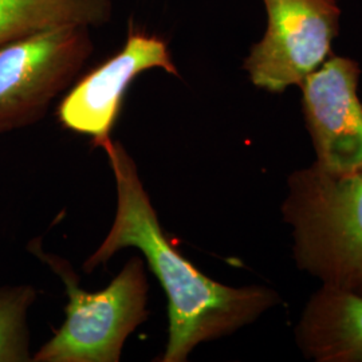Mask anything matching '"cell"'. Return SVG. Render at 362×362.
Wrapping results in <instances>:
<instances>
[{
	"mask_svg": "<svg viewBox=\"0 0 362 362\" xmlns=\"http://www.w3.org/2000/svg\"><path fill=\"white\" fill-rule=\"evenodd\" d=\"M101 148L116 180V216L104 242L85 260L83 272L104 266L119 250L141 251L168 303V341L158 361H187L200 344L231 336L281 305L282 298L272 287L224 285L184 258L164 233L127 148L112 139Z\"/></svg>",
	"mask_w": 362,
	"mask_h": 362,
	"instance_id": "cell-1",
	"label": "cell"
},
{
	"mask_svg": "<svg viewBox=\"0 0 362 362\" xmlns=\"http://www.w3.org/2000/svg\"><path fill=\"white\" fill-rule=\"evenodd\" d=\"M281 214L298 270L362 297V172L337 175L314 163L293 170Z\"/></svg>",
	"mask_w": 362,
	"mask_h": 362,
	"instance_id": "cell-2",
	"label": "cell"
},
{
	"mask_svg": "<svg viewBox=\"0 0 362 362\" xmlns=\"http://www.w3.org/2000/svg\"><path fill=\"white\" fill-rule=\"evenodd\" d=\"M28 251L62 279L69 297L65 322L33 361H119L127 339L149 317L145 260L132 257L106 288L89 293L79 287L69 260L45 252L40 240H33Z\"/></svg>",
	"mask_w": 362,
	"mask_h": 362,
	"instance_id": "cell-3",
	"label": "cell"
},
{
	"mask_svg": "<svg viewBox=\"0 0 362 362\" xmlns=\"http://www.w3.org/2000/svg\"><path fill=\"white\" fill-rule=\"evenodd\" d=\"M91 27H49L0 46V134L43 119L94 52Z\"/></svg>",
	"mask_w": 362,
	"mask_h": 362,
	"instance_id": "cell-4",
	"label": "cell"
},
{
	"mask_svg": "<svg viewBox=\"0 0 362 362\" xmlns=\"http://www.w3.org/2000/svg\"><path fill=\"white\" fill-rule=\"evenodd\" d=\"M267 13L263 37L243 61L251 83L282 94L303 81L333 55L341 8L336 0H262Z\"/></svg>",
	"mask_w": 362,
	"mask_h": 362,
	"instance_id": "cell-5",
	"label": "cell"
},
{
	"mask_svg": "<svg viewBox=\"0 0 362 362\" xmlns=\"http://www.w3.org/2000/svg\"><path fill=\"white\" fill-rule=\"evenodd\" d=\"M153 69L180 77L168 42L130 25L124 46L67 91L57 109L58 121L66 129L89 136L93 146L101 148L112 139L130 85Z\"/></svg>",
	"mask_w": 362,
	"mask_h": 362,
	"instance_id": "cell-6",
	"label": "cell"
},
{
	"mask_svg": "<svg viewBox=\"0 0 362 362\" xmlns=\"http://www.w3.org/2000/svg\"><path fill=\"white\" fill-rule=\"evenodd\" d=\"M361 67L332 55L303 81L302 112L315 152L314 164L337 175L362 172Z\"/></svg>",
	"mask_w": 362,
	"mask_h": 362,
	"instance_id": "cell-7",
	"label": "cell"
},
{
	"mask_svg": "<svg viewBox=\"0 0 362 362\" xmlns=\"http://www.w3.org/2000/svg\"><path fill=\"white\" fill-rule=\"evenodd\" d=\"M298 349L311 361L362 362V297L321 286L294 327Z\"/></svg>",
	"mask_w": 362,
	"mask_h": 362,
	"instance_id": "cell-8",
	"label": "cell"
},
{
	"mask_svg": "<svg viewBox=\"0 0 362 362\" xmlns=\"http://www.w3.org/2000/svg\"><path fill=\"white\" fill-rule=\"evenodd\" d=\"M112 16V0H0V46L49 27L103 26Z\"/></svg>",
	"mask_w": 362,
	"mask_h": 362,
	"instance_id": "cell-9",
	"label": "cell"
},
{
	"mask_svg": "<svg viewBox=\"0 0 362 362\" xmlns=\"http://www.w3.org/2000/svg\"><path fill=\"white\" fill-rule=\"evenodd\" d=\"M37 297L33 286L0 287V362L33 361L27 317Z\"/></svg>",
	"mask_w": 362,
	"mask_h": 362,
	"instance_id": "cell-10",
	"label": "cell"
}]
</instances>
